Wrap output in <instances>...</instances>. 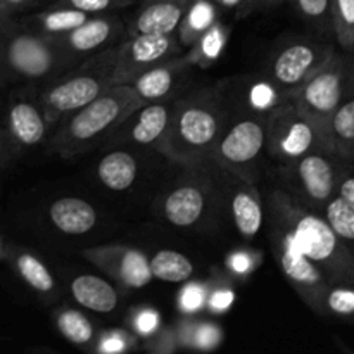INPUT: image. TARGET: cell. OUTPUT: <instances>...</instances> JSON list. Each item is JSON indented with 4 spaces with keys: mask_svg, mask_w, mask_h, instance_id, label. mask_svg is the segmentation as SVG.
Masks as SVG:
<instances>
[{
    "mask_svg": "<svg viewBox=\"0 0 354 354\" xmlns=\"http://www.w3.org/2000/svg\"><path fill=\"white\" fill-rule=\"evenodd\" d=\"M189 64V57H173L142 73L133 83H130V86L142 104L162 102L175 92Z\"/></svg>",
    "mask_w": 354,
    "mask_h": 354,
    "instance_id": "2e32d148",
    "label": "cell"
},
{
    "mask_svg": "<svg viewBox=\"0 0 354 354\" xmlns=\"http://www.w3.org/2000/svg\"><path fill=\"white\" fill-rule=\"evenodd\" d=\"M273 232V251H275L279 265L283 275L290 283L306 297L308 301L324 306L325 296L330 289V282L325 279L324 273L317 265L310 261L299 249L294 245L292 239L280 225L272 221Z\"/></svg>",
    "mask_w": 354,
    "mask_h": 354,
    "instance_id": "8fae6325",
    "label": "cell"
},
{
    "mask_svg": "<svg viewBox=\"0 0 354 354\" xmlns=\"http://www.w3.org/2000/svg\"><path fill=\"white\" fill-rule=\"evenodd\" d=\"M223 128L220 102L209 97H192L173 104L168 130L156 145L159 152L180 165H196L213 158Z\"/></svg>",
    "mask_w": 354,
    "mask_h": 354,
    "instance_id": "3957f363",
    "label": "cell"
},
{
    "mask_svg": "<svg viewBox=\"0 0 354 354\" xmlns=\"http://www.w3.org/2000/svg\"><path fill=\"white\" fill-rule=\"evenodd\" d=\"M48 216L57 230L68 235H83L97 223V211L80 197H62L48 207Z\"/></svg>",
    "mask_w": 354,
    "mask_h": 354,
    "instance_id": "d6986e66",
    "label": "cell"
},
{
    "mask_svg": "<svg viewBox=\"0 0 354 354\" xmlns=\"http://www.w3.org/2000/svg\"><path fill=\"white\" fill-rule=\"evenodd\" d=\"M349 68L351 66H348V62L334 52L318 71H315L299 88L287 97L289 102H292L325 133L332 114L342 102L348 90Z\"/></svg>",
    "mask_w": 354,
    "mask_h": 354,
    "instance_id": "52a82bcc",
    "label": "cell"
},
{
    "mask_svg": "<svg viewBox=\"0 0 354 354\" xmlns=\"http://www.w3.org/2000/svg\"><path fill=\"white\" fill-rule=\"evenodd\" d=\"M26 2L28 0H3V12H6L7 17H10V14L26 6Z\"/></svg>",
    "mask_w": 354,
    "mask_h": 354,
    "instance_id": "ee69618b",
    "label": "cell"
},
{
    "mask_svg": "<svg viewBox=\"0 0 354 354\" xmlns=\"http://www.w3.org/2000/svg\"><path fill=\"white\" fill-rule=\"evenodd\" d=\"M190 0H145L130 24L133 35H173L178 30Z\"/></svg>",
    "mask_w": 354,
    "mask_h": 354,
    "instance_id": "9a60e30c",
    "label": "cell"
},
{
    "mask_svg": "<svg viewBox=\"0 0 354 354\" xmlns=\"http://www.w3.org/2000/svg\"><path fill=\"white\" fill-rule=\"evenodd\" d=\"M324 308L339 317L354 315V289L349 286H332L325 296Z\"/></svg>",
    "mask_w": 354,
    "mask_h": 354,
    "instance_id": "836d02e7",
    "label": "cell"
},
{
    "mask_svg": "<svg viewBox=\"0 0 354 354\" xmlns=\"http://www.w3.org/2000/svg\"><path fill=\"white\" fill-rule=\"evenodd\" d=\"M57 327L61 334L75 344H85L93 335L92 324L80 311H62L57 318Z\"/></svg>",
    "mask_w": 354,
    "mask_h": 354,
    "instance_id": "1f68e13d",
    "label": "cell"
},
{
    "mask_svg": "<svg viewBox=\"0 0 354 354\" xmlns=\"http://www.w3.org/2000/svg\"><path fill=\"white\" fill-rule=\"evenodd\" d=\"M332 30L344 50H354V0H330Z\"/></svg>",
    "mask_w": 354,
    "mask_h": 354,
    "instance_id": "f546056e",
    "label": "cell"
},
{
    "mask_svg": "<svg viewBox=\"0 0 354 354\" xmlns=\"http://www.w3.org/2000/svg\"><path fill=\"white\" fill-rule=\"evenodd\" d=\"M88 17V14L82 12V10L69 9V7H55V9L31 17L30 30L45 35V37L57 38L61 35L69 33L75 28L82 26Z\"/></svg>",
    "mask_w": 354,
    "mask_h": 354,
    "instance_id": "484cf974",
    "label": "cell"
},
{
    "mask_svg": "<svg viewBox=\"0 0 354 354\" xmlns=\"http://www.w3.org/2000/svg\"><path fill=\"white\" fill-rule=\"evenodd\" d=\"M206 194L192 183L178 185L162 201V214L173 227L189 228L203 218L206 209Z\"/></svg>",
    "mask_w": 354,
    "mask_h": 354,
    "instance_id": "ac0fdd59",
    "label": "cell"
},
{
    "mask_svg": "<svg viewBox=\"0 0 354 354\" xmlns=\"http://www.w3.org/2000/svg\"><path fill=\"white\" fill-rule=\"evenodd\" d=\"M266 145L265 121L256 118H244L221 131L213 151V158L223 168L244 175V169L258 159Z\"/></svg>",
    "mask_w": 354,
    "mask_h": 354,
    "instance_id": "7c38bea8",
    "label": "cell"
},
{
    "mask_svg": "<svg viewBox=\"0 0 354 354\" xmlns=\"http://www.w3.org/2000/svg\"><path fill=\"white\" fill-rule=\"evenodd\" d=\"M116 54L118 48L114 47L100 50L95 57L83 64L80 71L71 73L61 82L54 83L44 93L41 111L48 127L85 107L113 86Z\"/></svg>",
    "mask_w": 354,
    "mask_h": 354,
    "instance_id": "277c9868",
    "label": "cell"
},
{
    "mask_svg": "<svg viewBox=\"0 0 354 354\" xmlns=\"http://www.w3.org/2000/svg\"><path fill=\"white\" fill-rule=\"evenodd\" d=\"M265 128L266 147L273 158L282 162L292 165L311 152H332L327 133L292 102L275 107Z\"/></svg>",
    "mask_w": 354,
    "mask_h": 354,
    "instance_id": "8992f818",
    "label": "cell"
},
{
    "mask_svg": "<svg viewBox=\"0 0 354 354\" xmlns=\"http://www.w3.org/2000/svg\"><path fill=\"white\" fill-rule=\"evenodd\" d=\"M100 349H102V353H106V354L121 353L124 349L123 337H121V335H118V334L109 335V337H106L102 341V344H100Z\"/></svg>",
    "mask_w": 354,
    "mask_h": 354,
    "instance_id": "60d3db41",
    "label": "cell"
},
{
    "mask_svg": "<svg viewBox=\"0 0 354 354\" xmlns=\"http://www.w3.org/2000/svg\"><path fill=\"white\" fill-rule=\"evenodd\" d=\"M159 324V318L154 311H142L137 317V330L140 334H151Z\"/></svg>",
    "mask_w": 354,
    "mask_h": 354,
    "instance_id": "f35d334b",
    "label": "cell"
},
{
    "mask_svg": "<svg viewBox=\"0 0 354 354\" xmlns=\"http://www.w3.org/2000/svg\"><path fill=\"white\" fill-rule=\"evenodd\" d=\"M334 50L310 40H292L283 45L270 66L272 82L287 97L322 68Z\"/></svg>",
    "mask_w": 354,
    "mask_h": 354,
    "instance_id": "9c48e42d",
    "label": "cell"
},
{
    "mask_svg": "<svg viewBox=\"0 0 354 354\" xmlns=\"http://www.w3.org/2000/svg\"><path fill=\"white\" fill-rule=\"evenodd\" d=\"M218 21L216 6L211 0H190L182 23L178 26V41L180 45L192 47L204 31L209 30Z\"/></svg>",
    "mask_w": 354,
    "mask_h": 354,
    "instance_id": "d4e9b609",
    "label": "cell"
},
{
    "mask_svg": "<svg viewBox=\"0 0 354 354\" xmlns=\"http://www.w3.org/2000/svg\"><path fill=\"white\" fill-rule=\"evenodd\" d=\"M83 256L99 270L131 289H142L152 280L149 258L128 245H99L83 251Z\"/></svg>",
    "mask_w": 354,
    "mask_h": 354,
    "instance_id": "4fadbf2b",
    "label": "cell"
},
{
    "mask_svg": "<svg viewBox=\"0 0 354 354\" xmlns=\"http://www.w3.org/2000/svg\"><path fill=\"white\" fill-rule=\"evenodd\" d=\"M272 221L280 225L294 245L318 266L330 286H354V256L325 218L310 213L287 194L272 196Z\"/></svg>",
    "mask_w": 354,
    "mask_h": 354,
    "instance_id": "6da1fadb",
    "label": "cell"
},
{
    "mask_svg": "<svg viewBox=\"0 0 354 354\" xmlns=\"http://www.w3.org/2000/svg\"><path fill=\"white\" fill-rule=\"evenodd\" d=\"M256 2H279V0H256Z\"/></svg>",
    "mask_w": 354,
    "mask_h": 354,
    "instance_id": "681fc988",
    "label": "cell"
},
{
    "mask_svg": "<svg viewBox=\"0 0 354 354\" xmlns=\"http://www.w3.org/2000/svg\"><path fill=\"white\" fill-rule=\"evenodd\" d=\"M325 221L344 242H354V209L339 196H334L324 206Z\"/></svg>",
    "mask_w": 354,
    "mask_h": 354,
    "instance_id": "4dcf8cb0",
    "label": "cell"
},
{
    "mask_svg": "<svg viewBox=\"0 0 354 354\" xmlns=\"http://www.w3.org/2000/svg\"><path fill=\"white\" fill-rule=\"evenodd\" d=\"M220 342V330L213 325H203L196 332V344L201 349H213Z\"/></svg>",
    "mask_w": 354,
    "mask_h": 354,
    "instance_id": "8d00e7d4",
    "label": "cell"
},
{
    "mask_svg": "<svg viewBox=\"0 0 354 354\" xmlns=\"http://www.w3.org/2000/svg\"><path fill=\"white\" fill-rule=\"evenodd\" d=\"M273 97L275 95H273L268 88L261 86V88H256L254 93H252V102L259 107L272 106V104H275V99H273Z\"/></svg>",
    "mask_w": 354,
    "mask_h": 354,
    "instance_id": "b9f144b4",
    "label": "cell"
},
{
    "mask_svg": "<svg viewBox=\"0 0 354 354\" xmlns=\"http://www.w3.org/2000/svg\"><path fill=\"white\" fill-rule=\"evenodd\" d=\"M327 135L332 152L342 158H354V80L351 76L344 99L328 121Z\"/></svg>",
    "mask_w": 354,
    "mask_h": 354,
    "instance_id": "ffe728a7",
    "label": "cell"
},
{
    "mask_svg": "<svg viewBox=\"0 0 354 354\" xmlns=\"http://www.w3.org/2000/svg\"><path fill=\"white\" fill-rule=\"evenodd\" d=\"M149 265H151L152 279L169 283L185 282L194 273L192 261L185 254L171 251V249H162V251L156 252L149 259Z\"/></svg>",
    "mask_w": 354,
    "mask_h": 354,
    "instance_id": "4316f807",
    "label": "cell"
},
{
    "mask_svg": "<svg viewBox=\"0 0 354 354\" xmlns=\"http://www.w3.org/2000/svg\"><path fill=\"white\" fill-rule=\"evenodd\" d=\"M71 294L76 303L97 313H111L118 306L116 289L95 275L76 277L71 282Z\"/></svg>",
    "mask_w": 354,
    "mask_h": 354,
    "instance_id": "7402d4cb",
    "label": "cell"
},
{
    "mask_svg": "<svg viewBox=\"0 0 354 354\" xmlns=\"http://www.w3.org/2000/svg\"><path fill=\"white\" fill-rule=\"evenodd\" d=\"M230 209L235 227L242 237L251 239L261 230L265 214H263L261 199L254 187L249 183H242L232 197Z\"/></svg>",
    "mask_w": 354,
    "mask_h": 354,
    "instance_id": "603a6c76",
    "label": "cell"
},
{
    "mask_svg": "<svg viewBox=\"0 0 354 354\" xmlns=\"http://www.w3.org/2000/svg\"><path fill=\"white\" fill-rule=\"evenodd\" d=\"M44 111L26 99H14L0 121V166L9 162L21 149L38 145L47 135Z\"/></svg>",
    "mask_w": 354,
    "mask_h": 354,
    "instance_id": "30bf717a",
    "label": "cell"
},
{
    "mask_svg": "<svg viewBox=\"0 0 354 354\" xmlns=\"http://www.w3.org/2000/svg\"><path fill=\"white\" fill-rule=\"evenodd\" d=\"M180 41L173 35H133L118 47L113 85H130L142 73L178 57Z\"/></svg>",
    "mask_w": 354,
    "mask_h": 354,
    "instance_id": "ba28073f",
    "label": "cell"
},
{
    "mask_svg": "<svg viewBox=\"0 0 354 354\" xmlns=\"http://www.w3.org/2000/svg\"><path fill=\"white\" fill-rule=\"evenodd\" d=\"M61 47L54 38L33 30H19L9 17L0 21V62L6 76L41 80L59 66Z\"/></svg>",
    "mask_w": 354,
    "mask_h": 354,
    "instance_id": "5b68a950",
    "label": "cell"
},
{
    "mask_svg": "<svg viewBox=\"0 0 354 354\" xmlns=\"http://www.w3.org/2000/svg\"><path fill=\"white\" fill-rule=\"evenodd\" d=\"M14 266L16 272L19 273L21 279L38 292H50L55 287V280L52 273L48 272L47 266L44 265L41 259L30 252H19L14 256Z\"/></svg>",
    "mask_w": 354,
    "mask_h": 354,
    "instance_id": "83f0119b",
    "label": "cell"
},
{
    "mask_svg": "<svg viewBox=\"0 0 354 354\" xmlns=\"http://www.w3.org/2000/svg\"><path fill=\"white\" fill-rule=\"evenodd\" d=\"M2 19H7L6 12H3V0H0V21Z\"/></svg>",
    "mask_w": 354,
    "mask_h": 354,
    "instance_id": "bcb514c9",
    "label": "cell"
},
{
    "mask_svg": "<svg viewBox=\"0 0 354 354\" xmlns=\"http://www.w3.org/2000/svg\"><path fill=\"white\" fill-rule=\"evenodd\" d=\"M206 303V290L197 283H190L180 294V306L183 311H197Z\"/></svg>",
    "mask_w": 354,
    "mask_h": 354,
    "instance_id": "d590c367",
    "label": "cell"
},
{
    "mask_svg": "<svg viewBox=\"0 0 354 354\" xmlns=\"http://www.w3.org/2000/svg\"><path fill=\"white\" fill-rule=\"evenodd\" d=\"M228 31L221 23H214L207 31L201 35L199 40L192 45V54L189 55L190 62L196 64H211L220 57L223 45L227 41Z\"/></svg>",
    "mask_w": 354,
    "mask_h": 354,
    "instance_id": "f1b7e54d",
    "label": "cell"
},
{
    "mask_svg": "<svg viewBox=\"0 0 354 354\" xmlns=\"http://www.w3.org/2000/svg\"><path fill=\"white\" fill-rule=\"evenodd\" d=\"M120 30V23L113 17H88L82 26L75 28L69 33L54 38L55 44L75 54H90L97 52L114 38Z\"/></svg>",
    "mask_w": 354,
    "mask_h": 354,
    "instance_id": "e0dca14e",
    "label": "cell"
},
{
    "mask_svg": "<svg viewBox=\"0 0 354 354\" xmlns=\"http://www.w3.org/2000/svg\"><path fill=\"white\" fill-rule=\"evenodd\" d=\"M173 106L168 102L144 104L137 109V120L131 124L128 138L138 145H158L168 130Z\"/></svg>",
    "mask_w": 354,
    "mask_h": 354,
    "instance_id": "44dd1931",
    "label": "cell"
},
{
    "mask_svg": "<svg viewBox=\"0 0 354 354\" xmlns=\"http://www.w3.org/2000/svg\"><path fill=\"white\" fill-rule=\"evenodd\" d=\"M230 265L237 273H245L249 266V258L245 254H235L234 258H232Z\"/></svg>",
    "mask_w": 354,
    "mask_h": 354,
    "instance_id": "7bdbcfd3",
    "label": "cell"
},
{
    "mask_svg": "<svg viewBox=\"0 0 354 354\" xmlns=\"http://www.w3.org/2000/svg\"><path fill=\"white\" fill-rule=\"evenodd\" d=\"M335 196L341 197L351 209H354V176H346L344 180H339Z\"/></svg>",
    "mask_w": 354,
    "mask_h": 354,
    "instance_id": "74e56055",
    "label": "cell"
},
{
    "mask_svg": "<svg viewBox=\"0 0 354 354\" xmlns=\"http://www.w3.org/2000/svg\"><path fill=\"white\" fill-rule=\"evenodd\" d=\"M142 106L130 85H113L85 107L69 114L52 138V151L61 158L82 154L133 116Z\"/></svg>",
    "mask_w": 354,
    "mask_h": 354,
    "instance_id": "7a4b0ae2",
    "label": "cell"
},
{
    "mask_svg": "<svg viewBox=\"0 0 354 354\" xmlns=\"http://www.w3.org/2000/svg\"><path fill=\"white\" fill-rule=\"evenodd\" d=\"M97 176L111 190H127L138 176V162L130 152L114 151L104 156L97 166Z\"/></svg>",
    "mask_w": 354,
    "mask_h": 354,
    "instance_id": "cb8c5ba5",
    "label": "cell"
},
{
    "mask_svg": "<svg viewBox=\"0 0 354 354\" xmlns=\"http://www.w3.org/2000/svg\"><path fill=\"white\" fill-rule=\"evenodd\" d=\"M128 2L130 0H59L57 7H69V9L82 10L92 16V14H100L114 7H121Z\"/></svg>",
    "mask_w": 354,
    "mask_h": 354,
    "instance_id": "e575fe53",
    "label": "cell"
},
{
    "mask_svg": "<svg viewBox=\"0 0 354 354\" xmlns=\"http://www.w3.org/2000/svg\"><path fill=\"white\" fill-rule=\"evenodd\" d=\"M234 303V292L230 290H216V292L211 296L209 304L214 311H225L232 306Z\"/></svg>",
    "mask_w": 354,
    "mask_h": 354,
    "instance_id": "ab89813d",
    "label": "cell"
},
{
    "mask_svg": "<svg viewBox=\"0 0 354 354\" xmlns=\"http://www.w3.org/2000/svg\"><path fill=\"white\" fill-rule=\"evenodd\" d=\"M349 76H351V78L354 80V64L351 66V68H349Z\"/></svg>",
    "mask_w": 354,
    "mask_h": 354,
    "instance_id": "c3c4849f",
    "label": "cell"
},
{
    "mask_svg": "<svg viewBox=\"0 0 354 354\" xmlns=\"http://www.w3.org/2000/svg\"><path fill=\"white\" fill-rule=\"evenodd\" d=\"M213 3H218V6L225 7V9H237L241 7L245 0H211Z\"/></svg>",
    "mask_w": 354,
    "mask_h": 354,
    "instance_id": "f6af8a7d",
    "label": "cell"
},
{
    "mask_svg": "<svg viewBox=\"0 0 354 354\" xmlns=\"http://www.w3.org/2000/svg\"><path fill=\"white\" fill-rule=\"evenodd\" d=\"M292 165L297 182L310 201L318 206H325L335 196L339 176L334 162L325 158L324 152H311Z\"/></svg>",
    "mask_w": 354,
    "mask_h": 354,
    "instance_id": "5bb4252c",
    "label": "cell"
},
{
    "mask_svg": "<svg viewBox=\"0 0 354 354\" xmlns=\"http://www.w3.org/2000/svg\"><path fill=\"white\" fill-rule=\"evenodd\" d=\"M297 12L318 30H332L330 0H292Z\"/></svg>",
    "mask_w": 354,
    "mask_h": 354,
    "instance_id": "d6a6232c",
    "label": "cell"
},
{
    "mask_svg": "<svg viewBox=\"0 0 354 354\" xmlns=\"http://www.w3.org/2000/svg\"><path fill=\"white\" fill-rule=\"evenodd\" d=\"M3 76H6V71H3L2 62H0V82H2V80H3Z\"/></svg>",
    "mask_w": 354,
    "mask_h": 354,
    "instance_id": "7dc6e473",
    "label": "cell"
}]
</instances>
